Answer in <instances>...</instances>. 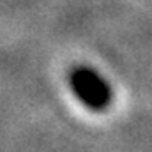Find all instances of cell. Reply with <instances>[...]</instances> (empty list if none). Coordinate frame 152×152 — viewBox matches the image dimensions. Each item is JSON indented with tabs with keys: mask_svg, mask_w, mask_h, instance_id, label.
<instances>
[{
	"mask_svg": "<svg viewBox=\"0 0 152 152\" xmlns=\"http://www.w3.org/2000/svg\"><path fill=\"white\" fill-rule=\"evenodd\" d=\"M69 81H71V87H73L76 97L90 110L103 112L110 106L113 99V92L110 85L106 83V80L97 71L87 66L76 67L69 76Z\"/></svg>",
	"mask_w": 152,
	"mask_h": 152,
	"instance_id": "obj_1",
	"label": "cell"
}]
</instances>
